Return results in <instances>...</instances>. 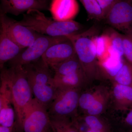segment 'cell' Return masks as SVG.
Wrapping results in <instances>:
<instances>
[{"label":"cell","instance_id":"6da1fadb","mask_svg":"<svg viewBox=\"0 0 132 132\" xmlns=\"http://www.w3.org/2000/svg\"><path fill=\"white\" fill-rule=\"evenodd\" d=\"M33 95L47 109L55 98L57 88L51 68L42 58L22 66Z\"/></svg>","mask_w":132,"mask_h":132},{"label":"cell","instance_id":"7a4b0ae2","mask_svg":"<svg viewBox=\"0 0 132 132\" xmlns=\"http://www.w3.org/2000/svg\"><path fill=\"white\" fill-rule=\"evenodd\" d=\"M20 24L41 34L52 36H69L81 32L82 24L73 20L59 21L46 16L40 10H31L23 15Z\"/></svg>","mask_w":132,"mask_h":132},{"label":"cell","instance_id":"3957f363","mask_svg":"<svg viewBox=\"0 0 132 132\" xmlns=\"http://www.w3.org/2000/svg\"><path fill=\"white\" fill-rule=\"evenodd\" d=\"M9 83L17 123L22 128L24 113L32 100L33 94L26 72L22 66L10 67L1 69Z\"/></svg>","mask_w":132,"mask_h":132},{"label":"cell","instance_id":"277c9868","mask_svg":"<svg viewBox=\"0 0 132 132\" xmlns=\"http://www.w3.org/2000/svg\"><path fill=\"white\" fill-rule=\"evenodd\" d=\"M94 27L68 37L73 44L76 53L87 77L93 76L97 71V56L93 39L97 35Z\"/></svg>","mask_w":132,"mask_h":132},{"label":"cell","instance_id":"5b68a950","mask_svg":"<svg viewBox=\"0 0 132 132\" xmlns=\"http://www.w3.org/2000/svg\"><path fill=\"white\" fill-rule=\"evenodd\" d=\"M80 88L58 89L57 94L48 108L51 118H69L79 107Z\"/></svg>","mask_w":132,"mask_h":132},{"label":"cell","instance_id":"8992f818","mask_svg":"<svg viewBox=\"0 0 132 132\" xmlns=\"http://www.w3.org/2000/svg\"><path fill=\"white\" fill-rule=\"evenodd\" d=\"M67 36H52L40 34L31 46L8 62L10 67L23 66L40 59L52 45L65 40Z\"/></svg>","mask_w":132,"mask_h":132},{"label":"cell","instance_id":"52a82bcc","mask_svg":"<svg viewBox=\"0 0 132 132\" xmlns=\"http://www.w3.org/2000/svg\"><path fill=\"white\" fill-rule=\"evenodd\" d=\"M22 128L24 132H48L52 128L47 108L35 98L24 113Z\"/></svg>","mask_w":132,"mask_h":132},{"label":"cell","instance_id":"ba28073f","mask_svg":"<svg viewBox=\"0 0 132 132\" xmlns=\"http://www.w3.org/2000/svg\"><path fill=\"white\" fill-rule=\"evenodd\" d=\"M105 20L113 28L126 33L131 32L132 1L117 0L107 13Z\"/></svg>","mask_w":132,"mask_h":132},{"label":"cell","instance_id":"9c48e42d","mask_svg":"<svg viewBox=\"0 0 132 132\" xmlns=\"http://www.w3.org/2000/svg\"><path fill=\"white\" fill-rule=\"evenodd\" d=\"M0 23L3 24L11 39L23 49L31 46L40 34L11 19L1 11Z\"/></svg>","mask_w":132,"mask_h":132},{"label":"cell","instance_id":"30bf717a","mask_svg":"<svg viewBox=\"0 0 132 132\" xmlns=\"http://www.w3.org/2000/svg\"><path fill=\"white\" fill-rule=\"evenodd\" d=\"M0 124L6 127L13 128L15 112L11 88L6 79L1 74Z\"/></svg>","mask_w":132,"mask_h":132},{"label":"cell","instance_id":"8fae6325","mask_svg":"<svg viewBox=\"0 0 132 132\" xmlns=\"http://www.w3.org/2000/svg\"><path fill=\"white\" fill-rule=\"evenodd\" d=\"M76 54L73 44L68 38L65 40L50 46L42 58L45 63L52 68Z\"/></svg>","mask_w":132,"mask_h":132},{"label":"cell","instance_id":"7c38bea8","mask_svg":"<svg viewBox=\"0 0 132 132\" xmlns=\"http://www.w3.org/2000/svg\"><path fill=\"white\" fill-rule=\"evenodd\" d=\"M0 11L17 15L31 10L49 9L48 2L43 0H1Z\"/></svg>","mask_w":132,"mask_h":132},{"label":"cell","instance_id":"4fadbf2b","mask_svg":"<svg viewBox=\"0 0 132 132\" xmlns=\"http://www.w3.org/2000/svg\"><path fill=\"white\" fill-rule=\"evenodd\" d=\"M49 10L55 20L68 21L77 15L79 6L77 0H52Z\"/></svg>","mask_w":132,"mask_h":132},{"label":"cell","instance_id":"5bb4252c","mask_svg":"<svg viewBox=\"0 0 132 132\" xmlns=\"http://www.w3.org/2000/svg\"><path fill=\"white\" fill-rule=\"evenodd\" d=\"M0 23V68L2 69L5 63L16 57L23 49L13 41L3 24Z\"/></svg>","mask_w":132,"mask_h":132},{"label":"cell","instance_id":"9a60e30c","mask_svg":"<svg viewBox=\"0 0 132 132\" xmlns=\"http://www.w3.org/2000/svg\"><path fill=\"white\" fill-rule=\"evenodd\" d=\"M86 78L81 71L61 76L54 75V80L57 89L80 88Z\"/></svg>","mask_w":132,"mask_h":132},{"label":"cell","instance_id":"2e32d148","mask_svg":"<svg viewBox=\"0 0 132 132\" xmlns=\"http://www.w3.org/2000/svg\"><path fill=\"white\" fill-rule=\"evenodd\" d=\"M54 76H61L83 71L77 55L53 67Z\"/></svg>","mask_w":132,"mask_h":132},{"label":"cell","instance_id":"e0dca14e","mask_svg":"<svg viewBox=\"0 0 132 132\" xmlns=\"http://www.w3.org/2000/svg\"><path fill=\"white\" fill-rule=\"evenodd\" d=\"M97 60L100 62L109 56L111 41L106 33L101 35H96L93 39Z\"/></svg>","mask_w":132,"mask_h":132},{"label":"cell","instance_id":"ac0fdd59","mask_svg":"<svg viewBox=\"0 0 132 132\" xmlns=\"http://www.w3.org/2000/svg\"><path fill=\"white\" fill-rule=\"evenodd\" d=\"M124 61L123 58L110 54L104 61L98 62V65L107 75L113 78L122 67Z\"/></svg>","mask_w":132,"mask_h":132},{"label":"cell","instance_id":"d6986e66","mask_svg":"<svg viewBox=\"0 0 132 132\" xmlns=\"http://www.w3.org/2000/svg\"><path fill=\"white\" fill-rule=\"evenodd\" d=\"M109 36L111 41L109 54L117 57H124L123 34L113 29H109L106 32Z\"/></svg>","mask_w":132,"mask_h":132},{"label":"cell","instance_id":"ffe728a7","mask_svg":"<svg viewBox=\"0 0 132 132\" xmlns=\"http://www.w3.org/2000/svg\"><path fill=\"white\" fill-rule=\"evenodd\" d=\"M114 96L126 107L132 106V87L116 84L113 88Z\"/></svg>","mask_w":132,"mask_h":132},{"label":"cell","instance_id":"44dd1931","mask_svg":"<svg viewBox=\"0 0 132 132\" xmlns=\"http://www.w3.org/2000/svg\"><path fill=\"white\" fill-rule=\"evenodd\" d=\"M85 8L90 19L101 21L105 19L103 11L97 0H79Z\"/></svg>","mask_w":132,"mask_h":132},{"label":"cell","instance_id":"7402d4cb","mask_svg":"<svg viewBox=\"0 0 132 132\" xmlns=\"http://www.w3.org/2000/svg\"><path fill=\"white\" fill-rule=\"evenodd\" d=\"M113 78L117 84L132 87V64L125 60L122 67Z\"/></svg>","mask_w":132,"mask_h":132},{"label":"cell","instance_id":"603a6c76","mask_svg":"<svg viewBox=\"0 0 132 132\" xmlns=\"http://www.w3.org/2000/svg\"><path fill=\"white\" fill-rule=\"evenodd\" d=\"M51 127L53 132H79L70 122L69 118H51Z\"/></svg>","mask_w":132,"mask_h":132},{"label":"cell","instance_id":"cb8c5ba5","mask_svg":"<svg viewBox=\"0 0 132 132\" xmlns=\"http://www.w3.org/2000/svg\"><path fill=\"white\" fill-rule=\"evenodd\" d=\"M124 57L126 60L132 64V33L123 34Z\"/></svg>","mask_w":132,"mask_h":132},{"label":"cell","instance_id":"d4e9b609","mask_svg":"<svg viewBox=\"0 0 132 132\" xmlns=\"http://www.w3.org/2000/svg\"><path fill=\"white\" fill-rule=\"evenodd\" d=\"M98 94L89 93L80 94L79 99V107L81 109L86 111L97 98Z\"/></svg>","mask_w":132,"mask_h":132},{"label":"cell","instance_id":"484cf974","mask_svg":"<svg viewBox=\"0 0 132 132\" xmlns=\"http://www.w3.org/2000/svg\"><path fill=\"white\" fill-rule=\"evenodd\" d=\"M100 97V95L98 94L91 106L87 110L88 115H98L103 111L104 104Z\"/></svg>","mask_w":132,"mask_h":132},{"label":"cell","instance_id":"4316f807","mask_svg":"<svg viewBox=\"0 0 132 132\" xmlns=\"http://www.w3.org/2000/svg\"><path fill=\"white\" fill-rule=\"evenodd\" d=\"M85 123L90 129L104 132V126L95 116H87L85 117Z\"/></svg>","mask_w":132,"mask_h":132},{"label":"cell","instance_id":"83f0119b","mask_svg":"<svg viewBox=\"0 0 132 132\" xmlns=\"http://www.w3.org/2000/svg\"><path fill=\"white\" fill-rule=\"evenodd\" d=\"M117 1V0H97L103 11L105 17L109 10Z\"/></svg>","mask_w":132,"mask_h":132},{"label":"cell","instance_id":"f1b7e54d","mask_svg":"<svg viewBox=\"0 0 132 132\" xmlns=\"http://www.w3.org/2000/svg\"><path fill=\"white\" fill-rule=\"evenodd\" d=\"M125 121L127 125L132 127V109L127 114L126 116Z\"/></svg>","mask_w":132,"mask_h":132},{"label":"cell","instance_id":"f546056e","mask_svg":"<svg viewBox=\"0 0 132 132\" xmlns=\"http://www.w3.org/2000/svg\"><path fill=\"white\" fill-rule=\"evenodd\" d=\"M13 128L6 127L0 126V132H12Z\"/></svg>","mask_w":132,"mask_h":132},{"label":"cell","instance_id":"4dcf8cb0","mask_svg":"<svg viewBox=\"0 0 132 132\" xmlns=\"http://www.w3.org/2000/svg\"><path fill=\"white\" fill-rule=\"evenodd\" d=\"M86 132H102L101 131H98V130H93V129H90L89 128L88 130H87V131Z\"/></svg>","mask_w":132,"mask_h":132},{"label":"cell","instance_id":"1f68e13d","mask_svg":"<svg viewBox=\"0 0 132 132\" xmlns=\"http://www.w3.org/2000/svg\"><path fill=\"white\" fill-rule=\"evenodd\" d=\"M48 132H53V131H52H52H51V130H49V131H48Z\"/></svg>","mask_w":132,"mask_h":132},{"label":"cell","instance_id":"d6a6232c","mask_svg":"<svg viewBox=\"0 0 132 132\" xmlns=\"http://www.w3.org/2000/svg\"><path fill=\"white\" fill-rule=\"evenodd\" d=\"M43 1H47V2H49V0H43Z\"/></svg>","mask_w":132,"mask_h":132},{"label":"cell","instance_id":"836d02e7","mask_svg":"<svg viewBox=\"0 0 132 132\" xmlns=\"http://www.w3.org/2000/svg\"><path fill=\"white\" fill-rule=\"evenodd\" d=\"M131 32L132 33V25L131 26Z\"/></svg>","mask_w":132,"mask_h":132},{"label":"cell","instance_id":"e575fe53","mask_svg":"<svg viewBox=\"0 0 132 132\" xmlns=\"http://www.w3.org/2000/svg\"><path fill=\"white\" fill-rule=\"evenodd\" d=\"M131 1H132V0H131Z\"/></svg>","mask_w":132,"mask_h":132}]
</instances>
